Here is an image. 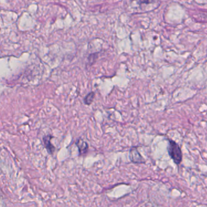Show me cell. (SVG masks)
Masks as SVG:
<instances>
[{
  "label": "cell",
  "mask_w": 207,
  "mask_h": 207,
  "mask_svg": "<svg viewBox=\"0 0 207 207\" xmlns=\"http://www.w3.org/2000/svg\"><path fill=\"white\" fill-rule=\"evenodd\" d=\"M75 144L78 148L79 152H80V155L84 154L87 152L88 148H89V146H88V144L86 141H84L83 140H82L81 138L78 139L76 141Z\"/></svg>",
  "instance_id": "obj_4"
},
{
  "label": "cell",
  "mask_w": 207,
  "mask_h": 207,
  "mask_svg": "<svg viewBox=\"0 0 207 207\" xmlns=\"http://www.w3.org/2000/svg\"><path fill=\"white\" fill-rule=\"evenodd\" d=\"M95 97V93L94 92H89L84 98V102L87 105H90L92 102Z\"/></svg>",
  "instance_id": "obj_5"
},
{
  "label": "cell",
  "mask_w": 207,
  "mask_h": 207,
  "mask_svg": "<svg viewBox=\"0 0 207 207\" xmlns=\"http://www.w3.org/2000/svg\"><path fill=\"white\" fill-rule=\"evenodd\" d=\"M168 152L174 162L179 165L182 160V152L179 145L173 140H168Z\"/></svg>",
  "instance_id": "obj_1"
},
{
  "label": "cell",
  "mask_w": 207,
  "mask_h": 207,
  "mask_svg": "<svg viewBox=\"0 0 207 207\" xmlns=\"http://www.w3.org/2000/svg\"><path fill=\"white\" fill-rule=\"evenodd\" d=\"M141 3H145V4H150L153 2V0H140Z\"/></svg>",
  "instance_id": "obj_6"
},
{
  "label": "cell",
  "mask_w": 207,
  "mask_h": 207,
  "mask_svg": "<svg viewBox=\"0 0 207 207\" xmlns=\"http://www.w3.org/2000/svg\"><path fill=\"white\" fill-rule=\"evenodd\" d=\"M52 138H53V137L51 135L46 136L43 138L44 146H45V148L46 149L48 152L50 154H52L54 153V152L55 151V146L53 145H52V143L51 142V140Z\"/></svg>",
  "instance_id": "obj_3"
},
{
  "label": "cell",
  "mask_w": 207,
  "mask_h": 207,
  "mask_svg": "<svg viewBox=\"0 0 207 207\" xmlns=\"http://www.w3.org/2000/svg\"><path fill=\"white\" fill-rule=\"evenodd\" d=\"M130 158L132 162L134 163H143L145 161L140 155L136 147H133L130 151Z\"/></svg>",
  "instance_id": "obj_2"
}]
</instances>
